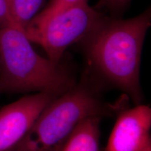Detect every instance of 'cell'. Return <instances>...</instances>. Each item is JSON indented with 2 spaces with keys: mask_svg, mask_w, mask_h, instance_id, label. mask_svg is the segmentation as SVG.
<instances>
[{
  "mask_svg": "<svg viewBox=\"0 0 151 151\" xmlns=\"http://www.w3.org/2000/svg\"><path fill=\"white\" fill-rule=\"evenodd\" d=\"M138 151H151V141L147 143L145 146H143L140 150Z\"/></svg>",
  "mask_w": 151,
  "mask_h": 151,
  "instance_id": "13",
  "label": "cell"
},
{
  "mask_svg": "<svg viewBox=\"0 0 151 151\" xmlns=\"http://www.w3.org/2000/svg\"><path fill=\"white\" fill-rule=\"evenodd\" d=\"M150 25V7L129 19L104 15L80 42L90 65L137 104L142 98L139 80L141 52Z\"/></svg>",
  "mask_w": 151,
  "mask_h": 151,
  "instance_id": "1",
  "label": "cell"
},
{
  "mask_svg": "<svg viewBox=\"0 0 151 151\" xmlns=\"http://www.w3.org/2000/svg\"><path fill=\"white\" fill-rule=\"evenodd\" d=\"M105 14L80 0L40 22H29L23 32L30 42L42 48L48 58L60 62L66 50L80 43L91 32Z\"/></svg>",
  "mask_w": 151,
  "mask_h": 151,
  "instance_id": "4",
  "label": "cell"
},
{
  "mask_svg": "<svg viewBox=\"0 0 151 151\" xmlns=\"http://www.w3.org/2000/svg\"><path fill=\"white\" fill-rule=\"evenodd\" d=\"M56 96L46 92L26 95L0 109V151H6L25 136L43 109Z\"/></svg>",
  "mask_w": 151,
  "mask_h": 151,
  "instance_id": "5",
  "label": "cell"
},
{
  "mask_svg": "<svg viewBox=\"0 0 151 151\" xmlns=\"http://www.w3.org/2000/svg\"><path fill=\"white\" fill-rule=\"evenodd\" d=\"M45 0H12L16 23L22 29L39 13Z\"/></svg>",
  "mask_w": 151,
  "mask_h": 151,
  "instance_id": "8",
  "label": "cell"
},
{
  "mask_svg": "<svg viewBox=\"0 0 151 151\" xmlns=\"http://www.w3.org/2000/svg\"><path fill=\"white\" fill-rule=\"evenodd\" d=\"M74 85L60 62L34 50L22 28H0V92H46L58 97Z\"/></svg>",
  "mask_w": 151,
  "mask_h": 151,
  "instance_id": "2",
  "label": "cell"
},
{
  "mask_svg": "<svg viewBox=\"0 0 151 151\" xmlns=\"http://www.w3.org/2000/svg\"><path fill=\"white\" fill-rule=\"evenodd\" d=\"M131 2V0H99L94 6L96 10L111 17L121 18Z\"/></svg>",
  "mask_w": 151,
  "mask_h": 151,
  "instance_id": "9",
  "label": "cell"
},
{
  "mask_svg": "<svg viewBox=\"0 0 151 151\" xmlns=\"http://www.w3.org/2000/svg\"><path fill=\"white\" fill-rule=\"evenodd\" d=\"M151 109L137 104L120 111L105 151H138L150 141Z\"/></svg>",
  "mask_w": 151,
  "mask_h": 151,
  "instance_id": "6",
  "label": "cell"
},
{
  "mask_svg": "<svg viewBox=\"0 0 151 151\" xmlns=\"http://www.w3.org/2000/svg\"><path fill=\"white\" fill-rule=\"evenodd\" d=\"M6 151H30V150H29V148H28L24 144V143L22 142V141L20 140L16 145H15L14 147H12V148L9 149V150Z\"/></svg>",
  "mask_w": 151,
  "mask_h": 151,
  "instance_id": "12",
  "label": "cell"
},
{
  "mask_svg": "<svg viewBox=\"0 0 151 151\" xmlns=\"http://www.w3.org/2000/svg\"><path fill=\"white\" fill-rule=\"evenodd\" d=\"M65 141H62V142L59 143V144H58V146H57L55 147V148L53 151H60V150H61L62 146V145H63L64 142H65Z\"/></svg>",
  "mask_w": 151,
  "mask_h": 151,
  "instance_id": "14",
  "label": "cell"
},
{
  "mask_svg": "<svg viewBox=\"0 0 151 151\" xmlns=\"http://www.w3.org/2000/svg\"><path fill=\"white\" fill-rule=\"evenodd\" d=\"M101 117L82 120L65 139L60 151H99V122Z\"/></svg>",
  "mask_w": 151,
  "mask_h": 151,
  "instance_id": "7",
  "label": "cell"
},
{
  "mask_svg": "<svg viewBox=\"0 0 151 151\" xmlns=\"http://www.w3.org/2000/svg\"><path fill=\"white\" fill-rule=\"evenodd\" d=\"M120 109L104 102L86 85H74L43 109L21 140L31 151H53L84 119L111 116Z\"/></svg>",
  "mask_w": 151,
  "mask_h": 151,
  "instance_id": "3",
  "label": "cell"
},
{
  "mask_svg": "<svg viewBox=\"0 0 151 151\" xmlns=\"http://www.w3.org/2000/svg\"><path fill=\"white\" fill-rule=\"evenodd\" d=\"M9 25L19 27L14 18L12 0H0V28Z\"/></svg>",
  "mask_w": 151,
  "mask_h": 151,
  "instance_id": "11",
  "label": "cell"
},
{
  "mask_svg": "<svg viewBox=\"0 0 151 151\" xmlns=\"http://www.w3.org/2000/svg\"><path fill=\"white\" fill-rule=\"evenodd\" d=\"M80 0H50L48 5L36 15L29 22H40L61 12Z\"/></svg>",
  "mask_w": 151,
  "mask_h": 151,
  "instance_id": "10",
  "label": "cell"
}]
</instances>
